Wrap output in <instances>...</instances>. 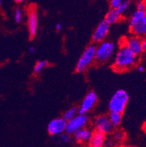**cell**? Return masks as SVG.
<instances>
[{
    "mask_svg": "<svg viewBox=\"0 0 146 147\" xmlns=\"http://www.w3.org/2000/svg\"><path fill=\"white\" fill-rule=\"evenodd\" d=\"M137 57L126 45L120 48L115 57L113 67L116 71L123 72L132 68L137 62Z\"/></svg>",
    "mask_w": 146,
    "mask_h": 147,
    "instance_id": "cell-1",
    "label": "cell"
},
{
    "mask_svg": "<svg viewBox=\"0 0 146 147\" xmlns=\"http://www.w3.org/2000/svg\"><path fill=\"white\" fill-rule=\"evenodd\" d=\"M129 96L124 89H118L114 93L110 100L108 108L110 111L121 113L124 111L128 104Z\"/></svg>",
    "mask_w": 146,
    "mask_h": 147,
    "instance_id": "cell-2",
    "label": "cell"
},
{
    "mask_svg": "<svg viewBox=\"0 0 146 147\" xmlns=\"http://www.w3.org/2000/svg\"><path fill=\"white\" fill-rule=\"evenodd\" d=\"M115 44L110 41H102L96 47L95 61L104 63L110 59L115 52Z\"/></svg>",
    "mask_w": 146,
    "mask_h": 147,
    "instance_id": "cell-3",
    "label": "cell"
},
{
    "mask_svg": "<svg viewBox=\"0 0 146 147\" xmlns=\"http://www.w3.org/2000/svg\"><path fill=\"white\" fill-rule=\"evenodd\" d=\"M96 46L94 45H89L86 48L80 58L79 59L76 65V71L77 73H83L95 61Z\"/></svg>",
    "mask_w": 146,
    "mask_h": 147,
    "instance_id": "cell-4",
    "label": "cell"
},
{
    "mask_svg": "<svg viewBox=\"0 0 146 147\" xmlns=\"http://www.w3.org/2000/svg\"><path fill=\"white\" fill-rule=\"evenodd\" d=\"M88 122V118L86 114L79 113V114L75 115L73 118L67 121L65 132L69 135H73L78 129L86 127Z\"/></svg>",
    "mask_w": 146,
    "mask_h": 147,
    "instance_id": "cell-5",
    "label": "cell"
},
{
    "mask_svg": "<svg viewBox=\"0 0 146 147\" xmlns=\"http://www.w3.org/2000/svg\"><path fill=\"white\" fill-rule=\"evenodd\" d=\"M94 127L96 130H99L102 132L104 134L112 133L114 129L110 121L108 116L106 115H100L94 119Z\"/></svg>",
    "mask_w": 146,
    "mask_h": 147,
    "instance_id": "cell-6",
    "label": "cell"
},
{
    "mask_svg": "<svg viewBox=\"0 0 146 147\" xmlns=\"http://www.w3.org/2000/svg\"><path fill=\"white\" fill-rule=\"evenodd\" d=\"M97 100H98V97L94 92L91 91L90 92H88L83 100L80 108L77 109L78 113L86 114L89 111L92 110L94 107V105L97 102Z\"/></svg>",
    "mask_w": 146,
    "mask_h": 147,
    "instance_id": "cell-7",
    "label": "cell"
},
{
    "mask_svg": "<svg viewBox=\"0 0 146 147\" xmlns=\"http://www.w3.org/2000/svg\"><path fill=\"white\" fill-rule=\"evenodd\" d=\"M110 26V24L107 22L105 20L102 21L99 24L96 29H95L94 32L92 35V40L95 43H99V42L104 40L109 33Z\"/></svg>",
    "mask_w": 146,
    "mask_h": 147,
    "instance_id": "cell-8",
    "label": "cell"
},
{
    "mask_svg": "<svg viewBox=\"0 0 146 147\" xmlns=\"http://www.w3.org/2000/svg\"><path fill=\"white\" fill-rule=\"evenodd\" d=\"M67 121L64 118L51 120L48 125V132L51 136H59L66 130Z\"/></svg>",
    "mask_w": 146,
    "mask_h": 147,
    "instance_id": "cell-9",
    "label": "cell"
},
{
    "mask_svg": "<svg viewBox=\"0 0 146 147\" xmlns=\"http://www.w3.org/2000/svg\"><path fill=\"white\" fill-rule=\"evenodd\" d=\"M129 27L133 35L140 38L146 37V14Z\"/></svg>",
    "mask_w": 146,
    "mask_h": 147,
    "instance_id": "cell-10",
    "label": "cell"
},
{
    "mask_svg": "<svg viewBox=\"0 0 146 147\" xmlns=\"http://www.w3.org/2000/svg\"><path fill=\"white\" fill-rule=\"evenodd\" d=\"M125 45L130 49L137 56H140L143 53V50L142 47V40L140 37L133 35L129 37L126 40Z\"/></svg>",
    "mask_w": 146,
    "mask_h": 147,
    "instance_id": "cell-11",
    "label": "cell"
},
{
    "mask_svg": "<svg viewBox=\"0 0 146 147\" xmlns=\"http://www.w3.org/2000/svg\"><path fill=\"white\" fill-rule=\"evenodd\" d=\"M93 131L89 128H87L85 127L78 129L74 133V139L75 141L78 144H88L92 138Z\"/></svg>",
    "mask_w": 146,
    "mask_h": 147,
    "instance_id": "cell-12",
    "label": "cell"
},
{
    "mask_svg": "<svg viewBox=\"0 0 146 147\" xmlns=\"http://www.w3.org/2000/svg\"><path fill=\"white\" fill-rule=\"evenodd\" d=\"M29 32L31 37H34L36 35L38 27V18H37V12L34 9H31L29 13Z\"/></svg>",
    "mask_w": 146,
    "mask_h": 147,
    "instance_id": "cell-13",
    "label": "cell"
},
{
    "mask_svg": "<svg viewBox=\"0 0 146 147\" xmlns=\"http://www.w3.org/2000/svg\"><path fill=\"white\" fill-rule=\"evenodd\" d=\"M105 141L106 134L95 129L94 132H93L90 141L88 142V145L92 147H102L104 145Z\"/></svg>",
    "mask_w": 146,
    "mask_h": 147,
    "instance_id": "cell-14",
    "label": "cell"
},
{
    "mask_svg": "<svg viewBox=\"0 0 146 147\" xmlns=\"http://www.w3.org/2000/svg\"><path fill=\"white\" fill-rule=\"evenodd\" d=\"M121 16H122L118 13V11L116 9L112 8L107 13L104 20L108 23H109L110 24H115V23L120 21Z\"/></svg>",
    "mask_w": 146,
    "mask_h": 147,
    "instance_id": "cell-15",
    "label": "cell"
},
{
    "mask_svg": "<svg viewBox=\"0 0 146 147\" xmlns=\"http://www.w3.org/2000/svg\"><path fill=\"white\" fill-rule=\"evenodd\" d=\"M110 121L111 124L114 127H117L121 123V120H122V113H118V112H114L110 111L109 116H108Z\"/></svg>",
    "mask_w": 146,
    "mask_h": 147,
    "instance_id": "cell-16",
    "label": "cell"
},
{
    "mask_svg": "<svg viewBox=\"0 0 146 147\" xmlns=\"http://www.w3.org/2000/svg\"><path fill=\"white\" fill-rule=\"evenodd\" d=\"M146 14V12L142 11V10H136L132 15L131 16L130 20H129V26L132 25L133 24H135L137 21H138L140 18H141L143 16Z\"/></svg>",
    "mask_w": 146,
    "mask_h": 147,
    "instance_id": "cell-17",
    "label": "cell"
},
{
    "mask_svg": "<svg viewBox=\"0 0 146 147\" xmlns=\"http://www.w3.org/2000/svg\"><path fill=\"white\" fill-rule=\"evenodd\" d=\"M130 1L129 0H123L121 3L118 6L117 8H116V10L118 11V13H120L121 16L124 14L126 11L129 9V6H130Z\"/></svg>",
    "mask_w": 146,
    "mask_h": 147,
    "instance_id": "cell-18",
    "label": "cell"
},
{
    "mask_svg": "<svg viewBox=\"0 0 146 147\" xmlns=\"http://www.w3.org/2000/svg\"><path fill=\"white\" fill-rule=\"evenodd\" d=\"M78 113L77 112V109L76 108H69V110L67 111L65 113H64V116H63V118L64 119L66 120V121H68V120L71 119L72 118H73V117L75 116V115H77V113Z\"/></svg>",
    "mask_w": 146,
    "mask_h": 147,
    "instance_id": "cell-19",
    "label": "cell"
},
{
    "mask_svg": "<svg viewBox=\"0 0 146 147\" xmlns=\"http://www.w3.org/2000/svg\"><path fill=\"white\" fill-rule=\"evenodd\" d=\"M47 65V61L45 60H42V61H38L37 64L35 65L34 67V71L35 73H39L40 72H41L44 68L46 67Z\"/></svg>",
    "mask_w": 146,
    "mask_h": 147,
    "instance_id": "cell-20",
    "label": "cell"
},
{
    "mask_svg": "<svg viewBox=\"0 0 146 147\" xmlns=\"http://www.w3.org/2000/svg\"><path fill=\"white\" fill-rule=\"evenodd\" d=\"M124 137H125V135H124L123 131L117 130L113 133V138H114L115 141H118V142L122 141L124 139Z\"/></svg>",
    "mask_w": 146,
    "mask_h": 147,
    "instance_id": "cell-21",
    "label": "cell"
},
{
    "mask_svg": "<svg viewBox=\"0 0 146 147\" xmlns=\"http://www.w3.org/2000/svg\"><path fill=\"white\" fill-rule=\"evenodd\" d=\"M60 140L62 141L64 144H69V143L71 142V138L70 135L68 134L66 132H64L61 134L59 135Z\"/></svg>",
    "mask_w": 146,
    "mask_h": 147,
    "instance_id": "cell-22",
    "label": "cell"
},
{
    "mask_svg": "<svg viewBox=\"0 0 146 147\" xmlns=\"http://www.w3.org/2000/svg\"><path fill=\"white\" fill-rule=\"evenodd\" d=\"M15 20L17 23H20L22 20V11L21 9L17 8L15 10Z\"/></svg>",
    "mask_w": 146,
    "mask_h": 147,
    "instance_id": "cell-23",
    "label": "cell"
},
{
    "mask_svg": "<svg viewBox=\"0 0 146 147\" xmlns=\"http://www.w3.org/2000/svg\"><path fill=\"white\" fill-rule=\"evenodd\" d=\"M137 10L146 12V1H140L137 5Z\"/></svg>",
    "mask_w": 146,
    "mask_h": 147,
    "instance_id": "cell-24",
    "label": "cell"
},
{
    "mask_svg": "<svg viewBox=\"0 0 146 147\" xmlns=\"http://www.w3.org/2000/svg\"><path fill=\"white\" fill-rule=\"evenodd\" d=\"M123 0H110V6L112 8H117L118 6L121 3Z\"/></svg>",
    "mask_w": 146,
    "mask_h": 147,
    "instance_id": "cell-25",
    "label": "cell"
},
{
    "mask_svg": "<svg viewBox=\"0 0 146 147\" xmlns=\"http://www.w3.org/2000/svg\"><path fill=\"white\" fill-rule=\"evenodd\" d=\"M142 40V47H143V51H146V37L141 38Z\"/></svg>",
    "mask_w": 146,
    "mask_h": 147,
    "instance_id": "cell-26",
    "label": "cell"
},
{
    "mask_svg": "<svg viewBox=\"0 0 146 147\" xmlns=\"http://www.w3.org/2000/svg\"><path fill=\"white\" fill-rule=\"evenodd\" d=\"M137 70H138L140 73H143V72L145 71V67L141 65H137Z\"/></svg>",
    "mask_w": 146,
    "mask_h": 147,
    "instance_id": "cell-27",
    "label": "cell"
},
{
    "mask_svg": "<svg viewBox=\"0 0 146 147\" xmlns=\"http://www.w3.org/2000/svg\"><path fill=\"white\" fill-rule=\"evenodd\" d=\"M61 28H62V26H61V24H60V23H57V24H56V30L61 31Z\"/></svg>",
    "mask_w": 146,
    "mask_h": 147,
    "instance_id": "cell-28",
    "label": "cell"
},
{
    "mask_svg": "<svg viewBox=\"0 0 146 147\" xmlns=\"http://www.w3.org/2000/svg\"><path fill=\"white\" fill-rule=\"evenodd\" d=\"M34 51H35V49H34V47H30V48H29V52H30L31 53H34Z\"/></svg>",
    "mask_w": 146,
    "mask_h": 147,
    "instance_id": "cell-29",
    "label": "cell"
},
{
    "mask_svg": "<svg viewBox=\"0 0 146 147\" xmlns=\"http://www.w3.org/2000/svg\"><path fill=\"white\" fill-rule=\"evenodd\" d=\"M143 130H144L145 132V133H146V121H145V123H144V124H143Z\"/></svg>",
    "mask_w": 146,
    "mask_h": 147,
    "instance_id": "cell-30",
    "label": "cell"
},
{
    "mask_svg": "<svg viewBox=\"0 0 146 147\" xmlns=\"http://www.w3.org/2000/svg\"><path fill=\"white\" fill-rule=\"evenodd\" d=\"M17 3H21V2H23L24 1V0H15Z\"/></svg>",
    "mask_w": 146,
    "mask_h": 147,
    "instance_id": "cell-31",
    "label": "cell"
},
{
    "mask_svg": "<svg viewBox=\"0 0 146 147\" xmlns=\"http://www.w3.org/2000/svg\"><path fill=\"white\" fill-rule=\"evenodd\" d=\"M2 5V0H0V5Z\"/></svg>",
    "mask_w": 146,
    "mask_h": 147,
    "instance_id": "cell-32",
    "label": "cell"
}]
</instances>
